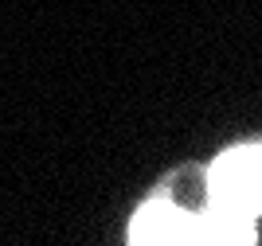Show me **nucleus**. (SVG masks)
<instances>
[{
    "mask_svg": "<svg viewBox=\"0 0 262 246\" xmlns=\"http://www.w3.org/2000/svg\"><path fill=\"white\" fill-rule=\"evenodd\" d=\"M208 199L243 215H262V145L227 149L208 168Z\"/></svg>",
    "mask_w": 262,
    "mask_h": 246,
    "instance_id": "1",
    "label": "nucleus"
},
{
    "mask_svg": "<svg viewBox=\"0 0 262 246\" xmlns=\"http://www.w3.org/2000/svg\"><path fill=\"white\" fill-rule=\"evenodd\" d=\"M133 246H176V242H196V215L176 207L172 199H149L133 215L129 227Z\"/></svg>",
    "mask_w": 262,
    "mask_h": 246,
    "instance_id": "2",
    "label": "nucleus"
},
{
    "mask_svg": "<svg viewBox=\"0 0 262 246\" xmlns=\"http://www.w3.org/2000/svg\"><path fill=\"white\" fill-rule=\"evenodd\" d=\"M196 242H219V246H247L254 242V219L235 207L211 204L196 215Z\"/></svg>",
    "mask_w": 262,
    "mask_h": 246,
    "instance_id": "3",
    "label": "nucleus"
}]
</instances>
